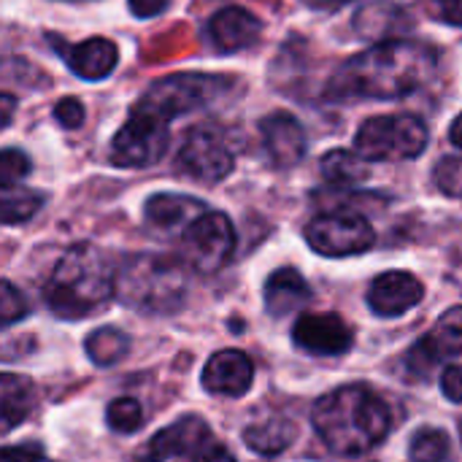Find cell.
<instances>
[{"instance_id": "cell-1", "label": "cell", "mask_w": 462, "mask_h": 462, "mask_svg": "<svg viewBox=\"0 0 462 462\" xmlns=\"http://www.w3.org/2000/svg\"><path fill=\"white\" fill-rule=\"evenodd\" d=\"M439 68V51L425 41L374 43L341 62L328 87V100H398L422 89Z\"/></svg>"}, {"instance_id": "cell-2", "label": "cell", "mask_w": 462, "mask_h": 462, "mask_svg": "<svg viewBox=\"0 0 462 462\" xmlns=\"http://www.w3.org/2000/svg\"><path fill=\"white\" fill-rule=\"evenodd\" d=\"M311 422L333 455L360 457L387 439L393 411L376 390L365 384H346L314 403Z\"/></svg>"}, {"instance_id": "cell-3", "label": "cell", "mask_w": 462, "mask_h": 462, "mask_svg": "<svg viewBox=\"0 0 462 462\" xmlns=\"http://www.w3.org/2000/svg\"><path fill=\"white\" fill-rule=\"evenodd\" d=\"M116 295V268L95 244L70 246L43 287L49 311L60 319H84L97 314Z\"/></svg>"}, {"instance_id": "cell-4", "label": "cell", "mask_w": 462, "mask_h": 462, "mask_svg": "<svg viewBox=\"0 0 462 462\" xmlns=\"http://www.w3.org/2000/svg\"><path fill=\"white\" fill-rule=\"evenodd\" d=\"M189 271L173 254H133L116 268V298L141 314H173L187 300Z\"/></svg>"}, {"instance_id": "cell-5", "label": "cell", "mask_w": 462, "mask_h": 462, "mask_svg": "<svg viewBox=\"0 0 462 462\" xmlns=\"http://www.w3.org/2000/svg\"><path fill=\"white\" fill-rule=\"evenodd\" d=\"M236 81L227 76H214V73H195V70H181L171 73L165 79H157L149 84V89L135 100V111L152 114L162 122L179 119L184 114H192L198 108L211 106L219 100Z\"/></svg>"}, {"instance_id": "cell-6", "label": "cell", "mask_w": 462, "mask_h": 462, "mask_svg": "<svg viewBox=\"0 0 462 462\" xmlns=\"http://www.w3.org/2000/svg\"><path fill=\"white\" fill-rule=\"evenodd\" d=\"M428 125L417 114H382L360 125L355 152L368 162H401L417 160L428 149Z\"/></svg>"}, {"instance_id": "cell-7", "label": "cell", "mask_w": 462, "mask_h": 462, "mask_svg": "<svg viewBox=\"0 0 462 462\" xmlns=\"http://www.w3.org/2000/svg\"><path fill=\"white\" fill-rule=\"evenodd\" d=\"M168 146H171L168 122L133 108L127 122L111 138L108 160L116 168H149L165 157Z\"/></svg>"}, {"instance_id": "cell-8", "label": "cell", "mask_w": 462, "mask_h": 462, "mask_svg": "<svg viewBox=\"0 0 462 462\" xmlns=\"http://www.w3.org/2000/svg\"><path fill=\"white\" fill-rule=\"evenodd\" d=\"M236 165V149L222 127L200 125L192 127L179 146L176 168L203 184H217L230 176Z\"/></svg>"}, {"instance_id": "cell-9", "label": "cell", "mask_w": 462, "mask_h": 462, "mask_svg": "<svg viewBox=\"0 0 462 462\" xmlns=\"http://www.w3.org/2000/svg\"><path fill=\"white\" fill-rule=\"evenodd\" d=\"M236 252V227L227 214L206 211L181 233V260L198 273H217Z\"/></svg>"}, {"instance_id": "cell-10", "label": "cell", "mask_w": 462, "mask_h": 462, "mask_svg": "<svg viewBox=\"0 0 462 462\" xmlns=\"http://www.w3.org/2000/svg\"><path fill=\"white\" fill-rule=\"evenodd\" d=\"M306 241L322 257H352L368 252L376 244V233L355 211H325L306 225Z\"/></svg>"}, {"instance_id": "cell-11", "label": "cell", "mask_w": 462, "mask_h": 462, "mask_svg": "<svg viewBox=\"0 0 462 462\" xmlns=\"http://www.w3.org/2000/svg\"><path fill=\"white\" fill-rule=\"evenodd\" d=\"M292 341L309 355L338 357L352 349L355 336L338 314H303L292 328Z\"/></svg>"}, {"instance_id": "cell-12", "label": "cell", "mask_w": 462, "mask_h": 462, "mask_svg": "<svg viewBox=\"0 0 462 462\" xmlns=\"http://www.w3.org/2000/svg\"><path fill=\"white\" fill-rule=\"evenodd\" d=\"M208 444H211V428L200 417H181L179 422L152 436L138 462H168L184 455H198Z\"/></svg>"}, {"instance_id": "cell-13", "label": "cell", "mask_w": 462, "mask_h": 462, "mask_svg": "<svg viewBox=\"0 0 462 462\" xmlns=\"http://www.w3.org/2000/svg\"><path fill=\"white\" fill-rule=\"evenodd\" d=\"M425 298L422 282L409 271H387L376 276L368 287V306L376 317H403L417 309Z\"/></svg>"}, {"instance_id": "cell-14", "label": "cell", "mask_w": 462, "mask_h": 462, "mask_svg": "<svg viewBox=\"0 0 462 462\" xmlns=\"http://www.w3.org/2000/svg\"><path fill=\"white\" fill-rule=\"evenodd\" d=\"M260 135L276 168H295L306 157L309 149L306 130L300 119L292 116L290 111H271L268 116H263Z\"/></svg>"}, {"instance_id": "cell-15", "label": "cell", "mask_w": 462, "mask_h": 462, "mask_svg": "<svg viewBox=\"0 0 462 462\" xmlns=\"http://www.w3.org/2000/svg\"><path fill=\"white\" fill-rule=\"evenodd\" d=\"M211 46L222 54H236L252 49L263 35V22L244 5H225L219 8L206 27Z\"/></svg>"}, {"instance_id": "cell-16", "label": "cell", "mask_w": 462, "mask_h": 462, "mask_svg": "<svg viewBox=\"0 0 462 462\" xmlns=\"http://www.w3.org/2000/svg\"><path fill=\"white\" fill-rule=\"evenodd\" d=\"M355 32L371 43H384V41H401L414 30V16L390 0H371L363 3L352 19Z\"/></svg>"}, {"instance_id": "cell-17", "label": "cell", "mask_w": 462, "mask_h": 462, "mask_svg": "<svg viewBox=\"0 0 462 462\" xmlns=\"http://www.w3.org/2000/svg\"><path fill=\"white\" fill-rule=\"evenodd\" d=\"M49 41L68 60V68L84 81H100V79L111 76L119 62L116 43L103 35H92V38H87L81 43H70V46H60L57 35H49Z\"/></svg>"}, {"instance_id": "cell-18", "label": "cell", "mask_w": 462, "mask_h": 462, "mask_svg": "<svg viewBox=\"0 0 462 462\" xmlns=\"http://www.w3.org/2000/svg\"><path fill=\"white\" fill-rule=\"evenodd\" d=\"M252 382H254V365L249 355L241 349H222L203 368V387L211 395L241 398L249 393Z\"/></svg>"}, {"instance_id": "cell-19", "label": "cell", "mask_w": 462, "mask_h": 462, "mask_svg": "<svg viewBox=\"0 0 462 462\" xmlns=\"http://www.w3.org/2000/svg\"><path fill=\"white\" fill-rule=\"evenodd\" d=\"M208 208L203 200L189 195H173V192H157L143 203V219L146 227L160 236L184 233L198 217H203Z\"/></svg>"}, {"instance_id": "cell-20", "label": "cell", "mask_w": 462, "mask_h": 462, "mask_svg": "<svg viewBox=\"0 0 462 462\" xmlns=\"http://www.w3.org/2000/svg\"><path fill=\"white\" fill-rule=\"evenodd\" d=\"M263 300L271 317H287L300 311L311 300V287L295 268H279L268 276Z\"/></svg>"}, {"instance_id": "cell-21", "label": "cell", "mask_w": 462, "mask_h": 462, "mask_svg": "<svg viewBox=\"0 0 462 462\" xmlns=\"http://www.w3.org/2000/svg\"><path fill=\"white\" fill-rule=\"evenodd\" d=\"M35 409V387L30 379L16 376V374H3L0 376V420H3V433H11L19 428Z\"/></svg>"}, {"instance_id": "cell-22", "label": "cell", "mask_w": 462, "mask_h": 462, "mask_svg": "<svg viewBox=\"0 0 462 462\" xmlns=\"http://www.w3.org/2000/svg\"><path fill=\"white\" fill-rule=\"evenodd\" d=\"M298 436V428L284 420V417H273V420H263V422H254L244 430V444L257 452V455H265V457H273V455H282Z\"/></svg>"}, {"instance_id": "cell-23", "label": "cell", "mask_w": 462, "mask_h": 462, "mask_svg": "<svg viewBox=\"0 0 462 462\" xmlns=\"http://www.w3.org/2000/svg\"><path fill=\"white\" fill-rule=\"evenodd\" d=\"M322 179L333 187H352L357 181H363L371 171H368V160L360 152L352 149H330L322 162H319Z\"/></svg>"}, {"instance_id": "cell-24", "label": "cell", "mask_w": 462, "mask_h": 462, "mask_svg": "<svg viewBox=\"0 0 462 462\" xmlns=\"http://www.w3.org/2000/svg\"><path fill=\"white\" fill-rule=\"evenodd\" d=\"M43 206V195L24 184H0V214L3 225L30 222Z\"/></svg>"}, {"instance_id": "cell-25", "label": "cell", "mask_w": 462, "mask_h": 462, "mask_svg": "<svg viewBox=\"0 0 462 462\" xmlns=\"http://www.w3.org/2000/svg\"><path fill=\"white\" fill-rule=\"evenodd\" d=\"M127 349H130V338L119 328H97L84 341V352L100 368L119 363L127 355Z\"/></svg>"}, {"instance_id": "cell-26", "label": "cell", "mask_w": 462, "mask_h": 462, "mask_svg": "<svg viewBox=\"0 0 462 462\" xmlns=\"http://www.w3.org/2000/svg\"><path fill=\"white\" fill-rule=\"evenodd\" d=\"M425 344L433 349V355L444 363L452 355L462 352V306L449 309L447 314H441V319L436 322V328L422 336Z\"/></svg>"}, {"instance_id": "cell-27", "label": "cell", "mask_w": 462, "mask_h": 462, "mask_svg": "<svg viewBox=\"0 0 462 462\" xmlns=\"http://www.w3.org/2000/svg\"><path fill=\"white\" fill-rule=\"evenodd\" d=\"M452 449V441L439 428H422L409 441V457L411 462H447Z\"/></svg>"}, {"instance_id": "cell-28", "label": "cell", "mask_w": 462, "mask_h": 462, "mask_svg": "<svg viewBox=\"0 0 462 462\" xmlns=\"http://www.w3.org/2000/svg\"><path fill=\"white\" fill-rule=\"evenodd\" d=\"M106 422L114 433H122V436L135 433L143 425V409L133 398H116L106 409Z\"/></svg>"}, {"instance_id": "cell-29", "label": "cell", "mask_w": 462, "mask_h": 462, "mask_svg": "<svg viewBox=\"0 0 462 462\" xmlns=\"http://www.w3.org/2000/svg\"><path fill=\"white\" fill-rule=\"evenodd\" d=\"M433 179H436V187L444 195L462 200V154H457V157H444L436 165Z\"/></svg>"}, {"instance_id": "cell-30", "label": "cell", "mask_w": 462, "mask_h": 462, "mask_svg": "<svg viewBox=\"0 0 462 462\" xmlns=\"http://www.w3.org/2000/svg\"><path fill=\"white\" fill-rule=\"evenodd\" d=\"M32 171L30 157L22 149L5 146L0 154V184H22V179Z\"/></svg>"}, {"instance_id": "cell-31", "label": "cell", "mask_w": 462, "mask_h": 462, "mask_svg": "<svg viewBox=\"0 0 462 462\" xmlns=\"http://www.w3.org/2000/svg\"><path fill=\"white\" fill-rule=\"evenodd\" d=\"M3 292H0V314H3V328H11L14 322H19V319H24L27 314H30V303H27V298L11 284V282H3V287H0Z\"/></svg>"}, {"instance_id": "cell-32", "label": "cell", "mask_w": 462, "mask_h": 462, "mask_svg": "<svg viewBox=\"0 0 462 462\" xmlns=\"http://www.w3.org/2000/svg\"><path fill=\"white\" fill-rule=\"evenodd\" d=\"M84 116H87V108L79 97H62L54 106V119L65 130H79L84 125Z\"/></svg>"}, {"instance_id": "cell-33", "label": "cell", "mask_w": 462, "mask_h": 462, "mask_svg": "<svg viewBox=\"0 0 462 462\" xmlns=\"http://www.w3.org/2000/svg\"><path fill=\"white\" fill-rule=\"evenodd\" d=\"M0 462H49L46 460V449L38 441H24L16 447H5Z\"/></svg>"}, {"instance_id": "cell-34", "label": "cell", "mask_w": 462, "mask_h": 462, "mask_svg": "<svg viewBox=\"0 0 462 462\" xmlns=\"http://www.w3.org/2000/svg\"><path fill=\"white\" fill-rule=\"evenodd\" d=\"M428 11L444 24L462 27V0H428Z\"/></svg>"}, {"instance_id": "cell-35", "label": "cell", "mask_w": 462, "mask_h": 462, "mask_svg": "<svg viewBox=\"0 0 462 462\" xmlns=\"http://www.w3.org/2000/svg\"><path fill=\"white\" fill-rule=\"evenodd\" d=\"M441 393L447 401L462 403V365H449L441 374Z\"/></svg>"}, {"instance_id": "cell-36", "label": "cell", "mask_w": 462, "mask_h": 462, "mask_svg": "<svg viewBox=\"0 0 462 462\" xmlns=\"http://www.w3.org/2000/svg\"><path fill=\"white\" fill-rule=\"evenodd\" d=\"M171 0H127V8L135 19H154L165 14Z\"/></svg>"}, {"instance_id": "cell-37", "label": "cell", "mask_w": 462, "mask_h": 462, "mask_svg": "<svg viewBox=\"0 0 462 462\" xmlns=\"http://www.w3.org/2000/svg\"><path fill=\"white\" fill-rule=\"evenodd\" d=\"M192 462H236L233 460V455L225 449V447H219V444H208L206 449H200L198 455H195V460Z\"/></svg>"}, {"instance_id": "cell-38", "label": "cell", "mask_w": 462, "mask_h": 462, "mask_svg": "<svg viewBox=\"0 0 462 462\" xmlns=\"http://www.w3.org/2000/svg\"><path fill=\"white\" fill-rule=\"evenodd\" d=\"M0 103H3V127H8V125H11V119H14V108H16V97H14L11 92H3V97H0Z\"/></svg>"}, {"instance_id": "cell-39", "label": "cell", "mask_w": 462, "mask_h": 462, "mask_svg": "<svg viewBox=\"0 0 462 462\" xmlns=\"http://www.w3.org/2000/svg\"><path fill=\"white\" fill-rule=\"evenodd\" d=\"M309 8H319V11H330V8H341L352 0H303Z\"/></svg>"}, {"instance_id": "cell-40", "label": "cell", "mask_w": 462, "mask_h": 462, "mask_svg": "<svg viewBox=\"0 0 462 462\" xmlns=\"http://www.w3.org/2000/svg\"><path fill=\"white\" fill-rule=\"evenodd\" d=\"M449 141L455 143V149H460L462 152V114H457L455 122L449 125Z\"/></svg>"}, {"instance_id": "cell-41", "label": "cell", "mask_w": 462, "mask_h": 462, "mask_svg": "<svg viewBox=\"0 0 462 462\" xmlns=\"http://www.w3.org/2000/svg\"><path fill=\"white\" fill-rule=\"evenodd\" d=\"M68 3H84V0H68Z\"/></svg>"}, {"instance_id": "cell-42", "label": "cell", "mask_w": 462, "mask_h": 462, "mask_svg": "<svg viewBox=\"0 0 462 462\" xmlns=\"http://www.w3.org/2000/svg\"><path fill=\"white\" fill-rule=\"evenodd\" d=\"M460 436H462V428H460Z\"/></svg>"}]
</instances>
